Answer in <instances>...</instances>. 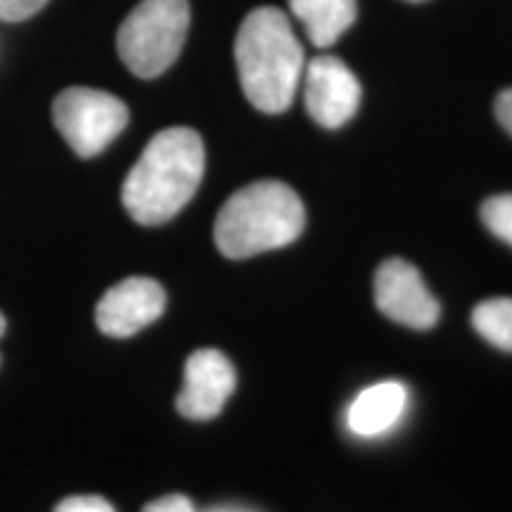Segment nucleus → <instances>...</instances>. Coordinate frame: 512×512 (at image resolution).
<instances>
[{"instance_id": "dca6fc26", "label": "nucleus", "mask_w": 512, "mask_h": 512, "mask_svg": "<svg viewBox=\"0 0 512 512\" xmlns=\"http://www.w3.org/2000/svg\"><path fill=\"white\" fill-rule=\"evenodd\" d=\"M143 512H197V510L188 496L171 494V496L157 498V501L147 503Z\"/></svg>"}, {"instance_id": "f8f14e48", "label": "nucleus", "mask_w": 512, "mask_h": 512, "mask_svg": "<svg viewBox=\"0 0 512 512\" xmlns=\"http://www.w3.org/2000/svg\"><path fill=\"white\" fill-rule=\"evenodd\" d=\"M472 325L496 349L512 351V299L498 297L475 306Z\"/></svg>"}, {"instance_id": "a211bd4d", "label": "nucleus", "mask_w": 512, "mask_h": 512, "mask_svg": "<svg viewBox=\"0 0 512 512\" xmlns=\"http://www.w3.org/2000/svg\"><path fill=\"white\" fill-rule=\"evenodd\" d=\"M3 335H5V316L0 313V337H3Z\"/></svg>"}, {"instance_id": "f257e3e1", "label": "nucleus", "mask_w": 512, "mask_h": 512, "mask_svg": "<svg viewBox=\"0 0 512 512\" xmlns=\"http://www.w3.org/2000/svg\"><path fill=\"white\" fill-rule=\"evenodd\" d=\"M204 176V143L192 128L159 131L128 171L121 202L140 226H162L195 197Z\"/></svg>"}, {"instance_id": "6e6552de", "label": "nucleus", "mask_w": 512, "mask_h": 512, "mask_svg": "<svg viewBox=\"0 0 512 512\" xmlns=\"http://www.w3.org/2000/svg\"><path fill=\"white\" fill-rule=\"evenodd\" d=\"M235 368L219 349L195 351L185 363L183 389L176 408L188 420H211L226 406L235 392Z\"/></svg>"}, {"instance_id": "7ed1b4c3", "label": "nucleus", "mask_w": 512, "mask_h": 512, "mask_svg": "<svg viewBox=\"0 0 512 512\" xmlns=\"http://www.w3.org/2000/svg\"><path fill=\"white\" fill-rule=\"evenodd\" d=\"M306 211L299 195L280 181H259L228 197L214 223V240L228 259L273 252L302 235Z\"/></svg>"}, {"instance_id": "0eeeda50", "label": "nucleus", "mask_w": 512, "mask_h": 512, "mask_svg": "<svg viewBox=\"0 0 512 512\" xmlns=\"http://www.w3.org/2000/svg\"><path fill=\"white\" fill-rule=\"evenodd\" d=\"M304 102L316 124L339 128L354 119L361 105V83L335 55H318L304 67Z\"/></svg>"}, {"instance_id": "9b49d317", "label": "nucleus", "mask_w": 512, "mask_h": 512, "mask_svg": "<svg viewBox=\"0 0 512 512\" xmlns=\"http://www.w3.org/2000/svg\"><path fill=\"white\" fill-rule=\"evenodd\" d=\"M292 15L304 24L316 48L335 46L356 22V0H290Z\"/></svg>"}, {"instance_id": "4468645a", "label": "nucleus", "mask_w": 512, "mask_h": 512, "mask_svg": "<svg viewBox=\"0 0 512 512\" xmlns=\"http://www.w3.org/2000/svg\"><path fill=\"white\" fill-rule=\"evenodd\" d=\"M46 5L48 0H0V19L3 22H24Z\"/></svg>"}, {"instance_id": "39448f33", "label": "nucleus", "mask_w": 512, "mask_h": 512, "mask_svg": "<svg viewBox=\"0 0 512 512\" xmlns=\"http://www.w3.org/2000/svg\"><path fill=\"white\" fill-rule=\"evenodd\" d=\"M53 124L76 155H100L128 124V107L117 95L74 86L53 102Z\"/></svg>"}, {"instance_id": "f3484780", "label": "nucleus", "mask_w": 512, "mask_h": 512, "mask_svg": "<svg viewBox=\"0 0 512 512\" xmlns=\"http://www.w3.org/2000/svg\"><path fill=\"white\" fill-rule=\"evenodd\" d=\"M496 119H498V124H501L505 131L512 136V88L503 91L496 98Z\"/></svg>"}, {"instance_id": "f03ea898", "label": "nucleus", "mask_w": 512, "mask_h": 512, "mask_svg": "<svg viewBox=\"0 0 512 512\" xmlns=\"http://www.w3.org/2000/svg\"><path fill=\"white\" fill-rule=\"evenodd\" d=\"M235 64L245 98L259 112L280 114L292 105L304 76V48L278 8H256L242 19Z\"/></svg>"}, {"instance_id": "9d476101", "label": "nucleus", "mask_w": 512, "mask_h": 512, "mask_svg": "<svg viewBox=\"0 0 512 512\" xmlns=\"http://www.w3.org/2000/svg\"><path fill=\"white\" fill-rule=\"evenodd\" d=\"M408 406V387L403 382L387 380L363 389L349 406L347 425L358 437H380L389 432Z\"/></svg>"}, {"instance_id": "1a4fd4ad", "label": "nucleus", "mask_w": 512, "mask_h": 512, "mask_svg": "<svg viewBox=\"0 0 512 512\" xmlns=\"http://www.w3.org/2000/svg\"><path fill=\"white\" fill-rule=\"evenodd\" d=\"M166 292L152 278H126L110 287L95 309V323L110 337H131L164 313Z\"/></svg>"}, {"instance_id": "ddd939ff", "label": "nucleus", "mask_w": 512, "mask_h": 512, "mask_svg": "<svg viewBox=\"0 0 512 512\" xmlns=\"http://www.w3.org/2000/svg\"><path fill=\"white\" fill-rule=\"evenodd\" d=\"M484 226L512 247V192L508 195H494L482 204Z\"/></svg>"}, {"instance_id": "2eb2a0df", "label": "nucleus", "mask_w": 512, "mask_h": 512, "mask_svg": "<svg viewBox=\"0 0 512 512\" xmlns=\"http://www.w3.org/2000/svg\"><path fill=\"white\" fill-rule=\"evenodd\" d=\"M53 512H117L102 496H69Z\"/></svg>"}, {"instance_id": "423d86ee", "label": "nucleus", "mask_w": 512, "mask_h": 512, "mask_svg": "<svg viewBox=\"0 0 512 512\" xmlns=\"http://www.w3.org/2000/svg\"><path fill=\"white\" fill-rule=\"evenodd\" d=\"M375 304L382 316L413 330H430L441 316V306L418 268L403 259H387L377 268Z\"/></svg>"}, {"instance_id": "20e7f679", "label": "nucleus", "mask_w": 512, "mask_h": 512, "mask_svg": "<svg viewBox=\"0 0 512 512\" xmlns=\"http://www.w3.org/2000/svg\"><path fill=\"white\" fill-rule=\"evenodd\" d=\"M188 27V0H140L119 27L121 62L140 79H155L181 55Z\"/></svg>"}, {"instance_id": "6ab92c4d", "label": "nucleus", "mask_w": 512, "mask_h": 512, "mask_svg": "<svg viewBox=\"0 0 512 512\" xmlns=\"http://www.w3.org/2000/svg\"><path fill=\"white\" fill-rule=\"evenodd\" d=\"M411 3H422V0H411Z\"/></svg>"}]
</instances>
